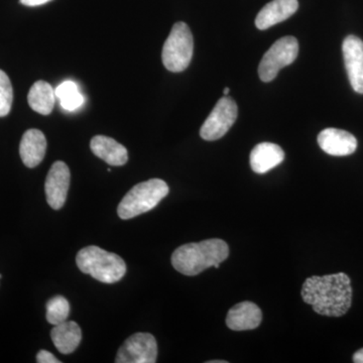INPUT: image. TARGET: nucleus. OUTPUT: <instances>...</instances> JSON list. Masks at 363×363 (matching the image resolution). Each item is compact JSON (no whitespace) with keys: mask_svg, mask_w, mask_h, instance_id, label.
I'll return each mask as SVG.
<instances>
[{"mask_svg":"<svg viewBox=\"0 0 363 363\" xmlns=\"http://www.w3.org/2000/svg\"><path fill=\"white\" fill-rule=\"evenodd\" d=\"M194 51V40L185 23H177L162 48V59L167 70L179 73L190 65Z\"/></svg>","mask_w":363,"mask_h":363,"instance_id":"nucleus-5","label":"nucleus"},{"mask_svg":"<svg viewBox=\"0 0 363 363\" xmlns=\"http://www.w3.org/2000/svg\"><path fill=\"white\" fill-rule=\"evenodd\" d=\"M157 357L156 338L150 333H135L119 348L116 363H155Z\"/></svg>","mask_w":363,"mask_h":363,"instance_id":"nucleus-8","label":"nucleus"},{"mask_svg":"<svg viewBox=\"0 0 363 363\" xmlns=\"http://www.w3.org/2000/svg\"><path fill=\"white\" fill-rule=\"evenodd\" d=\"M60 101H61L62 107L64 109L68 111H74L79 108V107L82 106L83 102H84V97L81 94L80 91H77V92L73 93V94L64 97Z\"/></svg>","mask_w":363,"mask_h":363,"instance_id":"nucleus-21","label":"nucleus"},{"mask_svg":"<svg viewBox=\"0 0 363 363\" xmlns=\"http://www.w3.org/2000/svg\"><path fill=\"white\" fill-rule=\"evenodd\" d=\"M344 63L353 90L363 94V42L355 35H348L342 45Z\"/></svg>","mask_w":363,"mask_h":363,"instance_id":"nucleus-10","label":"nucleus"},{"mask_svg":"<svg viewBox=\"0 0 363 363\" xmlns=\"http://www.w3.org/2000/svg\"><path fill=\"white\" fill-rule=\"evenodd\" d=\"M319 147L334 157L350 156L357 149V140L348 131L326 128L318 135Z\"/></svg>","mask_w":363,"mask_h":363,"instance_id":"nucleus-11","label":"nucleus"},{"mask_svg":"<svg viewBox=\"0 0 363 363\" xmlns=\"http://www.w3.org/2000/svg\"><path fill=\"white\" fill-rule=\"evenodd\" d=\"M76 262L81 272L104 284L121 281L126 272V264L116 253L90 245L78 252Z\"/></svg>","mask_w":363,"mask_h":363,"instance_id":"nucleus-3","label":"nucleus"},{"mask_svg":"<svg viewBox=\"0 0 363 363\" xmlns=\"http://www.w3.org/2000/svg\"><path fill=\"white\" fill-rule=\"evenodd\" d=\"M169 192V186L161 179L142 182L124 196L117 208V213L123 220L147 213L157 207Z\"/></svg>","mask_w":363,"mask_h":363,"instance_id":"nucleus-4","label":"nucleus"},{"mask_svg":"<svg viewBox=\"0 0 363 363\" xmlns=\"http://www.w3.org/2000/svg\"><path fill=\"white\" fill-rule=\"evenodd\" d=\"M353 362L355 363H363V348L354 353V355H353Z\"/></svg>","mask_w":363,"mask_h":363,"instance_id":"nucleus-25","label":"nucleus"},{"mask_svg":"<svg viewBox=\"0 0 363 363\" xmlns=\"http://www.w3.org/2000/svg\"><path fill=\"white\" fill-rule=\"evenodd\" d=\"M285 160V152L279 145L272 143H262L255 145L250 152V162L252 171L266 174L276 168Z\"/></svg>","mask_w":363,"mask_h":363,"instance_id":"nucleus-14","label":"nucleus"},{"mask_svg":"<svg viewBox=\"0 0 363 363\" xmlns=\"http://www.w3.org/2000/svg\"><path fill=\"white\" fill-rule=\"evenodd\" d=\"M90 147L95 156L111 166H123L128 161V150L108 136H94L91 140Z\"/></svg>","mask_w":363,"mask_h":363,"instance_id":"nucleus-16","label":"nucleus"},{"mask_svg":"<svg viewBox=\"0 0 363 363\" xmlns=\"http://www.w3.org/2000/svg\"><path fill=\"white\" fill-rule=\"evenodd\" d=\"M262 313L252 302H241L229 310L226 325L234 331L252 330L262 323Z\"/></svg>","mask_w":363,"mask_h":363,"instance_id":"nucleus-12","label":"nucleus"},{"mask_svg":"<svg viewBox=\"0 0 363 363\" xmlns=\"http://www.w3.org/2000/svg\"><path fill=\"white\" fill-rule=\"evenodd\" d=\"M223 93H224V95H225V96H227V95L229 94V88H224Z\"/></svg>","mask_w":363,"mask_h":363,"instance_id":"nucleus-27","label":"nucleus"},{"mask_svg":"<svg viewBox=\"0 0 363 363\" xmlns=\"http://www.w3.org/2000/svg\"><path fill=\"white\" fill-rule=\"evenodd\" d=\"M37 362L39 363H60V360L51 352L47 350H40L37 354Z\"/></svg>","mask_w":363,"mask_h":363,"instance_id":"nucleus-23","label":"nucleus"},{"mask_svg":"<svg viewBox=\"0 0 363 363\" xmlns=\"http://www.w3.org/2000/svg\"><path fill=\"white\" fill-rule=\"evenodd\" d=\"M238 105L231 98L222 97L203 123L200 135L208 142L219 140L226 135L238 118Z\"/></svg>","mask_w":363,"mask_h":363,"instance_id":"nucleus-7","label":"nucleus"},{"mask_svg":"<svg viewBox=\"0 0 363 363\" xmlns=\"http://www.w3.org/2000/svg\"><path fill=\"white\" fill-rule=\"evenodd\" d=\"M228 255L229 248L225 241L213 238L177 248L172 255V264L176 271L185 276H197L209 267L218 269Z\"/></svg>","mask_w":363,"mask_h":363,"instance_id":"nucleus-2","label":"nucleus"},{"mask_svg":"<svg viewBox=\"0 0 363 363\" xmlns=\"http://www.w3.org/2000/svg\"><path fill=\"white\" fill-rule=\"evenodd\" d=\"M20 1L26 6H39L51 1V0H20Z\"/></svg>","mask_w":363,"mask_h":363,"instance_id":"nucleus-24","label":"nucleus"},{"mask_svg":"<svg viewBox=\"0 0 363 363\" xmlns=\"http://www.w3.org/2000/svg\"><path fill=\"white\" fill-rule=\"evenodd\" d=\"M208 363H227L225 360H212V362H208Z\"/></svg>","mask_w":363,"mask_h":363,"instance_id":"nucleus-26","label":"nucleus"},{"mask_svg":"<svg viewBox=\"0 0 363 363\" xmlns=\"http://www.w3.org/2000/svg\"><path fill=\"white\" fill-rule=\"evenodd\" d=\"M13 101V90L6 72L0 70V117L11 112Z\"/></svg>","mask_w":363,"mask_h":363,"instance_id":"nucleus-20","label":"nucleus"},{"mask_svg":"<svg viewBox=\"0 0 363 363\" xmlns=\"http://www.w3.org/2000/svg\"><path fill=\"white\" fill-rule=\"evenodd\" d=\"M298 54V43L294 37H284L277 40L264 54L259 66L260 80L271 82L284 67L291 65Z\"/></svg>","mask_w":363,"mask_h":363,"instance_id":"nucleus-6","label":"nucleus"},{"mask_svg":"<svg viewBox=\"0 0 363 363\" xmlns=\"http://www.w3.org/2000/svg\"><path fill=\"white\" fill-rule=\"evenodd\" d=\"M52 342L57 350L64 354L74 352L80 345L82 332L80 326L74 321H65L55 325L51 331Z\"/></svg>","mask_w":363,"mask_h":363,"instance_id":"nucleus-17","label":"nucleus"},{"mask_svg":"<svg viewBox=\"0 0 363 363\" xmlns=\"http://www.w3.org/2000/svg\"><path fill=\"white\" fill-rule=\"evenodd\" d=\"M301 294L304 302L322 316H343L352 303L351 281L344 272L308 278Z\"/></svg>","mask_w":363,"mask_h":363,"instance_id":"nucleus-1","label":"nucleus"},{"mask_svg":"<svg viewBox=\"0 0 363 363\" xmlns=\"http://www.w3.org/2000/svg\"><path fill=\"white\" fill-rule=\"evenodd\" d=\"M70 304L63 296H56L47 303V320L50 324L58 325L68 319Z\"/></svg>","mask_w":363,"mask_h":363,"instance_id":"nucleus-19","label":"nucleus"},{"mask_svg":"<svg viewBox=\"0 0 363 363\" xmlns=\"http://www.w3.org/2000/svg\"><path fill=\"white\" fill-rule=\"evenodd\" d=\"M47 140L39 130H26L21 138L20 155L21 161L28 168L39 166L45 156Z\"/></svg>","mask_w":363,"mask_h":363,"instance_id":"nucleus-15","label":"nucleus"},{"mask_svg":"<svg viewBox=\"0 0 363 363\" xmlns=\"http://www.w3.org/2000/svg\"><path fill=\"white\" fill-rule=\"evenodd\" d=\"M28 101L33 111L42 116H49L56 101L54 88L45 81H38L28 92Z\"/></svg>","mask_w":363,"mask_h":363,"instance_id":"nucleus-18","label":"nucleus"},{"mask_svg":"<svg viewBox=\"0 0 363 363\" xmlns=\"http://www.w3.org/2000/svg\"><path fill=\"white\" fill-rule=\"evenodd\" d=\"M70 181V169L65 162L61 161L54 162L50 169L45 184L47 202L52 209H61L65 204Z\"/></svg>","mask_w":363,"mask_h":363,"instance_id":"nucleus-9","label":"nucleus"},{"mask_svg":"<svg viewBox=\"0 0 363 363\" xmlns=\"http://www.w3.org/2000/svg\"><path fill=\"white\" fill-rule=\"evenodd\" d=\"M298 9V0H272L255 18V26L259 30H267L274 25L288 20Z\"/></svg>","mask_w":363,"mask_h":363,"instance_id":"nucleus-13","label":"nucleus"},{"mask_svg":"<svg viewBox=\"0 0 363 363\" xmlns=\"http://www.w3.org/2000/svg\"><path fill=\"white\" fill-rule=\"evenodd\" d=\"M79 91L78 86L76 83L72 82V81H66V82L62 83L55 90V94L56 97L59 98L60 100L63 99L64 97L68 96V95L73 94V93Z\"/></svg>","mask_w":363,"mask_h":363,"instance_id":"nucleus-22","label":"nucleus"}]
</instances>
